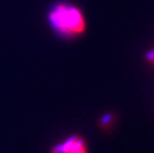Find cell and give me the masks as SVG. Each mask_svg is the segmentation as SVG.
<instances>
[{"instance_id": "6da1fadb", "label": "cell", "mask_w": 154, "mask_h": 153, "mask_svg": "<svg viewBox=\"0 0 154 153\" xmlns=\"http://www.w3.org/2000/svg\"><path fill=\"white\" fill-rule=\"evenodd\" d=\"M47 21L52 30L64 38L80 36L87 28L82 10L68 1L54 2L47 12Z\"/></svg>"}, {"instance_id": "7a4b0ae2", "label": "cell", "mask_w": 154, "mask_h": 153, "mask_svg": "<svg viewBox=\"0 0 154 153\" xmlns=\"http://www.w3.org/2000/svg\"><path fill=\"white\" fill-rule=\"evenodd\" d=\"M51 153H88V151L84 139L79 135H73L63 143L56 145Z\"/></svg>"}, {"instance_id": "3957f363", "label": "cell", "mask_w": 154, "mask_h": 153, "mask_svg": "<svg viewBox=\"0 0 154 153\" xmlns=\"http://www.w3.org/2000/svg\"><path fill=\"white\" fill-rule=\"evenodd\" d=\"M113 119H114L113 115H111V113H107V115H104L103 118H101L100 121V125L103 128H107L110 123L113 121Z\"/></svg>"}, {"instance_id": "277c9868", "label": "cell", "mask_w": 154, "mask_h": 153, "mask_svg": "<svg viewBox=\"0 0 154 153\" xmlns=\"http://www.w3.org/2000/svg\"><path fill=\"white\" fill-rule=\"evenodd\" d=\"M145 59L147 62H149V63H154V49L153 50H150L149 52H147L145 55Z\"/></svg>"}]
</instances>
